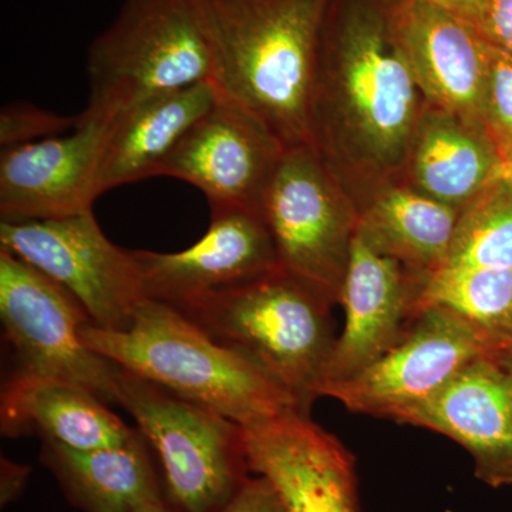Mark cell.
<instances>
[{
    "label": "cell",
    "mask_w": 512,
    "mask_h": 512,
    "mask_svg": "<svg viewBox=\"0 0 512 512\" xmlns=\"http://www.w3.org/2000/svg\"><path fill=\"white\" fill-rule=\"evenodd\" d=\"M504 164L505 175H510V177H512V147L507 151V153H505Z\"/></svg>",
    "instance_id": "obj_32"
},
{
    "label": "cell",
    "mask_w": 512,
    "mask_h": 512,
    "mask_svg": "<svg viewBox=\"0 0 512 512\" xmlns=\"http://www.w3.org/2000/svg\"><path fill=\"white\" fill-rule=\"evenodd\" d=\"M242 429L249 470L275 485L288 512H362L355 457L311 414Z\"/></svg>",
    "instance_id": "obj_14"
},
{
    "label": "cell",
    "mask_w": 512,
    "mask_h": 512,
    "mask_svg": "<svg viewBox=\"0 0 512 512\" xmlns=\"http://www.w3.org/2000/svg\"><path fill=\"white\" fill-rule=\"evenodd\" d=\"M218 512H288L281 494L266 477L248 478Z\"/></svg>",
    "instance_id": "obj_28"
},
{
    "label": "cell",
    "mask_w": 512,
    "mask_h": 512,
    "mask_svg": "<svg viewBox=\"0 0 512 512\" xmlns=\"http://www.w3.org/2000/svg\"><path fill=\"white\" fill-rule=\"evenodd\" d=\"M40 458L83 512H136L165 501L163 480L140 431L127 443L96 450L43 441Z\"/></svg>",
    "instance_id": "obj_22"
},
{
    "label": "cell",
    "mask_w": 512,
    "mask_h": 512,
    "mask_svg": "<svg viewBox=\"0 0 512 512\" xmlns=\"http://www.w3.org/2000/svg\"><path fill=\"white\" fill-rule=\"evenodd\" d=\"M471 25L488 43L512 57V0H478Z\"/></svg>",
    "instance_id": "obj_27"
},
{
    "label": "cell",
    "mask_w": 512,
    "mask_h": 512,
    "mask_svg": "<svg viewBox=\"0 0 512 512\" xmlns=\"http://www.w3.org/2000/svg\"><path fill=\"white\" fill-rule=\"evenodd\" d=\"M397 423L436 431L466 448L484 484L512 485V372L500 355L474 360Z\"/></svg>",
    "instance_id": "obj_16"
},
{
    "label": "cell",
    "mask_w": 512,
    "mask_h": 512,
    "mask_svg": "<svg viewBox=\"0 0 512 512\" xmlns=\"http://www.w3.org/2000/svg\"><path fill=\"white\" fill-rule=\"evenodd\" d=\"M0 426L3 436H37L74 450L120 446L138 433L84 387L18 373L3 384Z\"/></svg>",
    "instance_id": "obj_19"
},
{
    "label": "cell",
    "mask_w": 512,
    "mask_h": 512,
    "mask_svg": "<svg viewBox=\"0 0 512 512\" xmlns=\"http://www.w3.org/2000/svg\"><path fill=\"white\" fill-rule=\"evenodd\" d=\"M332 0H195L218 94L286 148L309 146V103Z\"/></svg>",
    "instance_id": "obj_2"
},
{
    "label": "cell",
    "mask_w": 512,
    "mask_h": 512,
    "mask_svg": "<svg viewBox=\"0 0 512 512\" xmlns=\"http://www.w3.org/2000/svg\"><path fill=\"white\" fill-rule=\"evenodd\" d=\"M500 357L512 372V346L511 348L505 349L504 352H501Z\"/></svg>",
    "instance_id": "obj_33"
},
{
    "label": "cell",
    "mask_w": 512,
    "mask_h": 512,
    "mask_svg": "<svg viewBox=\"0 0 512 512\" xmlns=\"http://www.w3.org/2000/svg\"><path fill=\"white\" fill-rule=\"evenodd\" d=\"M446 306L501 352L512 346V269L444 268L427 282L421 306Z\"/></svg>",
    "instance_id": "obj_23"
},
{
    "label": "cell",
    "mask_w": 512,
    "mask_h": 512,
    "mask_svg": "<svg viewBox=\"0 0 512 512\" xmlns=\"http://www.w3.org/2000/svg\"><path fill=\"white\" fill-rule=\"evenodd\" d=\"M483 124L503 157L512 147V57L488 43Z\"/></svg>",
    "instance_id": "obj_25"
},
{
    "label": "cell",
    "mask_w": 512,
    "mask_h": 512,
    "mask_svg": "<svg viewBox=\"0 0 512 512\" xmlns=\"http://www.w3.org/2000/svg\"><path fill=\"white\" fill-rule=\"evenodd\" d=\"M402 0H332L309 103V146L353 201L399 180L427 101L404 53Z\"/></svg>",
    "instance_id": "obj_1"
},
{
    "label": "cell",
    "mask_w": 512,
    "mask_h": 512,
    "mask_svg": "<svg viewBox=\"0 0 512 512\" xmlns=\"http://www.w3.org/2000/svg\"><path fill=\"white\" fill-rule=\"evenodd\" d=\"M355 204L356 237L367 247L426 278L446 265L460 211L424 197L402 180L377 184Z\"/></svg>",
    "instance_id": "obj_21"
},
{
    "label": "cell",
    "mask_w": 512,
    "mask_h": 512,
    "mask_svg": "<svg viewBox=\"0 0 512 512\" xmlns=\"http://www.w3.org/2000/svg\"><path fill=\"white\" fill-rule=\"evenodd\" d=\"M429 2L451 10L460 18L467 20L468 23L473 22L478 5V0H429Z\"/></svg>",
    "instance_id": "obj_30"
},
{
    "label": "cell",
    "mask_w": 512,
    "mask_h": 512,
    "mask_svg": "<svg viewBox=\"0 0 512 512\" xmlns=\"http://www.w3.org/2000/svg\"><path fill=\"white\" fill-rule=\"evenodd\" d=\"M147 299L190 313L278 268L261 211H211L207 232L173 254L133 251Z\"/></svg>",
    "instance_id": "obj_12"
},
{
    "label": "cell",
    "mask_w": 512,
    "mask_h": 512,
    "mask_svg": "<svg viewBox=\"0 0 512 512\" xmlns=\"http://www.w3.org/2000/svg\"><path fill=\"white\" fill-rule=\"evenodd\" d=\"M429 279L356 237L339 302L345 326L326 365L320 393L328 384L359 375L406 336L421 311Z\"/></svg>",
    "instance_id": "obj_15"
},
{
    "label": "cell",
    "mask_w": 512,
    "mask_h": 512,
    "mask_svg": "<svg viewBox=\"0 0 512 512\" xmlns=\"http://www.w3.org/2000/svg\"><path fill=\"white\" fill-rule=\"evenodd\" d=\"M512 269V177L495 180L458 215L443 268Z\"/></svg>",
    "instance_id": "obj_24"
},
{
    "label": "cell",
    "mask_w": 512,
    "mask_h": 512,
    "mask_svg": "<svg viewBox=\"0 0 512 512\" xmlns=\"http://www.w3.org/2000/svg\"><path fill=\"white\" fill-rule=\"evenodd\" d=\"M116 402L136 420L163 470L177 512H218L248 480L244 429L119 366Z\"/></svg>",
    "instance_id": "obj_5"
},
{
    "label": "cell",
    "mask_w": 512,
    "mask_h": 512,
    "mask_svg": "<svg viewBox=\"0 0 512 512\" xmlns=\"http://www.w3.org/2000/svg\"><path fill=\"white\" fill-rule=\"evenodd\" d=\"M399 28L427 104L484 126L487 40L467 20L429 0H402Z\"/></svg>",
    "instance_id": "obj_17"
},
{
    "label": "cell",
    "mask_w": 512,
    "mask_h": 512,
    "mask_svg": "<svg viewBox=\"0 0 512 512\" xmlns=\"http://www.w3.org/2000/svg\"><path fill=\"white\" fill-rule=\"evenodd\" d=\"M286 150L258 117L218 94L165 158L160 175L194 185L211 211H261Z\"/></svg>",
    "instance_id": "obj_11"
},
{
    "label": "cell",
    "mask_w": 512,
    "mask_h": 512,
    "mask_svg": "<svg viewBox=\"0 0 512 512\" xmlns=\"http://www.w3.org/2000/svg\"><path fill=\"white\" fill-rule=\"evenodd\" d=\"M335 305L318 285L278 266L184 315L254 359L311 413L338 339Z\"/></svg>",
    "instance_id": "obj_4"
},
{
    "label": "cell",
    "mask_w": 512,
    "mask_h": 512,
    "mask_svg": "<svg viewBox=\"0 0 512 512\" xmlns=\"http://www.w3.org/2000/svg\"><path fill=\"white\" fill-rule=\"evenodd\" d=\"M501 350L446 306H421L406 336L376 363L345 382L323 387L349 412L399 421L439 392L464 367Z\"/></svg>",
    "instance_id": "obj_10"
},
{
    "label": "cell",
    "mask_w": 512,
    "mask_h": 512,
    "mask_svg": "<svg viewBox=\"0 0 512 512\" xmlns=\"http://www.w3.org/2000/svg\"><path fill=\"white\" fill-rule=\"evenodd\" d=\"M29 471L28 467L19 466L2 458V504H8L18 497L29 476Z\"/></svg>",
    "instance_id": "obj_29"
},
{
    "label": "cell",
    "mask_w": 512,
    "mask_h": 512,
    "mask_svg": "<svg viewBox=\"0 0 512 512\" xmlns=\"http://www.w3.org/2000/svg\"><path fill=\"white\" fill-rule=\"evenodd\" d=\"M87 110L103 116L154 94L211 82L195 0H124L87 53Z\"/></svg>",
    "instance_id": "obj_6"
},
{
    "label": "cell",
    "mask_w": 512,
    "mask_h": 512,
    "mask_svg": "<svg viewBox=\"0 0 512 512\" xmlns=\"http://www.w3.org/2000/svg\"><path fill=\"white\" fill-rule=\"evenodd\" d=\"M279 265L339 305L357 232V208L311 146L288 148L261 202Z\"/></svg>",
    "instance_id": "obj_7"
},
{
    "label": "cell",
    "mask_w": 512,
    "mask_h": 512,
    "mask_svg": "<svg viewBox=\"0 0 512 512\" xmlns=\"http://www.w3.org/2000/svg\"><path fill=\"white\" fill-rule=\"evenodd\" d=\"M80 335L90 349L116 365L239 426L305 413L298 400L254 359L218 342L165 303L144 299L130 328L123 332L87 323Z\"/></svg>",
    "instance_id": "obj_3"
},
{
    "label": "cell",
    "mask_w": 512,
    "mask_h": 512,
    "mask_svg": "<svg viewBox=\"0 0 512 512\" xmlns=\"http://www.w3.org/2000/svg\"><path fill=\"white\" fill-rule=\"evenodd\" d=\"M503 175V154L487 128L427 104L399 180L461 211Z\"/></svg>",
    "instance_id": "obj_18"
},
{
    "label": "cell",
    "mask_w": 512,
    "mask_h": 512,
    "mask_svg": "<svg viewBox=\"0 0 512 512\" xmlns=\"http://www.w3.org/2000/svg\"><path fill=\"white\" fill-rule=\"evenodd\" d=\"M69 134L2 148V221L56 220L92 211L111 117L84 109Z\"/></svg>",
    "instance_id": "obj_13"
},
{
    "label": "cell",
    "mask_w": 512,
    "mask_h": 512,
    "mask_svg": "<svg viewBox=\"0 0 512 512\" xmlns=\"http://www.w3.org/2000/svg\"><path fill=\"white\" fill-rule=\"evenodd\" d=\"M0 249L66 289L96 328L127 330L147 299L133 251L104 235L93 210L56 220L2 221Z\"/></svg>",
    "instance_id": "obj_8"
},
{
    "label": "cell",
    "mask_w": 512,
    "mask_h": 512,
    "mask_svg": "<svg viewBox=\"0 0 512 512\" xmlns=\"http://www.w3.org/2000/svg\"><path fill=\"white\" fill-rule=\"evenodd\" d=\"M0 318L18 362V375L82 386L104 403L116 402L119 365L94 352L80 330L90 322L66 289L0 249Z\"/></svg>",
    "instance_id": "obj_9"
},
{
    "label": "cell",
    "mask_w": 512,
    "mask_h": 512,
    "mask_svg": "<svg viewBox=\"0 0 512 512\" xmlns=\"http://www.w3.org/2000/svg\"><path fill=\"white\" fill-rule=\"evenodd\" d=\"M79 117H64L28 103H15L0 114V146H19L73 130Z\"/></svg>",
    "instance_id": "obj_26"
},
{
    "label": "cell",
    "mask_w": 512,
    "mask_h": 512,
    "mask_svg": "<svg viewBox=\"0 0 512 512\" xmlns=\"http://www.w3.org/2000/svg\"><path fill=\"white\" fill-rule=\"evenodd\" d=\"M136 512H177L171 507L167 501H158V503H150L143 505V507L138 508Z\"/></svg>",
    "instance_id": "obj_31"
},
{
    "label": "cell",
    "mask_w": 512,
    "mask_h": 512,
    "mask_svg": "<svg viewBox=\"0 0 512 512\" xmlns=\"http://www.w3.org/2000/svg\"><path fill=\"white\" fill-rule=\"evenodd\" d=\"M218 92L202 82L154 94L111 117L99 168V192L160 175L165 158L205 113Z\"/></svg>",
    "instance_id": "obj_20"
}]
</instances>
